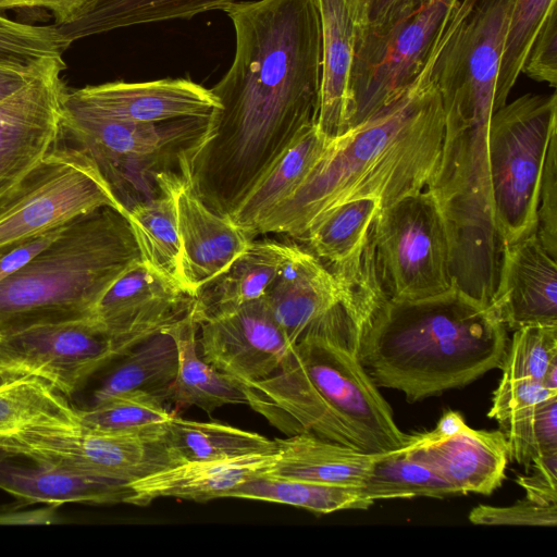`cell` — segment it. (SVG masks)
Instances as JSON below:
<instances>
[{"label": "cell", "mask_w": 557, "mask_h": 557, "mask_svg": "<svg viewBox=\"0 0 557 557\" xmlns=\"http://www.w3.org/2000/svg\"><path fill=\"white\" fill-rule=\"evenodd\" d=\"M469 520L480 525L555 527L557 504L541 505L525 497L505 507L479 505L470 511Z\"/></svg>", "instance_id": "43"}, {"label": "cell", "mask_w": 557, "mask_h": 557, "mask_svg": "<svg viewBox=\"0 0 557 557\" xmlns=\"http://www.w3.org/2000/svg\"><path fill=\"white\" fill-rule=\"evenodd\" d=\"M357 297L366 315L361 364L377 387L400 391L410 403L468 385L503 363L507 329L490 306L454 286L421 299H392L369 255Z\"/></svg>", "instance_id": "2"}, {"label": "cell", "mask_w": 557, "mask_h": 557, "mask_svg": "<svg viewBox=\"0 0 557 557\" xmlns=\"http://www.w3.org/2000/svg\"><path fill=\"white\" fill-rule=\"evenodd\" d=\"M166 442L178 460L202 461L277 453L275 440L220 422H200L173 416Z\"/></svg>", "instance_id": "31"}, {"label": "cell", "mask_w": 557, "mask_h": 557, "mask_svg": "<svg viewBox=\"0 0 557 557\" xmlns=\"http://www.w3.org/2000/svg\"><path fill=\"white\" fill-rule=\"evenodd\" d=\"M134 347L91 318L32 326L0 335V381L38 377L69 398Z\"/></svg>", "instance_id": "13"}, {"label": "cell", "mask_w": 557, "mask_h": 557, "mask_svg": "<svg viewBox=\"0 0 557 557\" xmlns=\"http://www.w3.org/2000/svg\"><path fill=\"white\" fill-rule=\"evenodd\" d=\"M557 360V325H528L515 331L500 369L503 381L542 382Z\"/></svg>", "instance_id": "41"}, {"label": "cell", "mask_w": 557, "mask_h": 557, "mask_svg": "<svg viewBox=\"0 0 557 557\" xmlns=\"http://www.w3.org/2000/svg\"><path fill=\"white\" fill-rule=\"evenodd\" d=\"M177 369L175 342L161 330L124 356L122 362L95 392L94 405L128 392H145L165 401L166 392L175 380Z\"/></svg>", "instance_id": "32"}, {"label": "cell", "mask_w": 557, "mask_h": 557, "mask_svg": "<svg viewBox=\"0 0 557 557\" xmlns=\"http://www.w3.org/2000/svg\"><path fill=\"white\" fill-rule=\"evenodd\" d=\"M359 493L371 504L387 498H443L457 494L447 481L404 446L377 454Z\"/></svg>", "instance_id": "35"}, {"label": "cell", "mask_w": 557, "mask_h": 557, "mask_svg": "<svg viewBox=\"0 0 557 557\" xmlns=\"http://www.w3.org/2000/svg\"><path fill=\"white\" fill-rule=\"evenodd\" d=\"M77 412L82 426L109 433L163 431L174 416L163 399L145 392L122 393Z\"/></svg>", "instance_id": "37"}, {"label": "cell", "mask_w": 557, "mask_h": 557, "mask_svg": "<svg viewBox=\"0 0 557 557\" xmlns=\"http://www.w3.org/2000/svg\"><path fill=\"white\" fill-rule=\"evenodd\" d=\"M556 132V94L523 95L491 117L488 184L493 219L503 245L535 233L543 165Z\"/></svg>", "instance_id": "8"}, {"label": "cell", "mask_w": 557, "mask_h": 557, "mask_svg": "<svg viewBox=\"0 0 557 557\" xmlns=\"http://www.w3.org/2000/svg\"><path fill=\"white\" fill-rule=\"evenodd\" d=\"M432 61L397 100L331 140L299 186L258 224L259 234L302 238L330 208L379 198L382 208L424 190L441 161L444 112Z\"/></svg>", "instance_id": "3"}, {"label": "cell", "mask_w": 557, "mask_h": 557, "mask_svg": "<svg viewBox=\"0 0 557 557\" xmlns=\"http://www.w3.org/2000/svg\"><path fill=\"white\" fill-rule=\"evenodd\" d=\"M276 459L270 475L360 487L377 454L311 434L275 438Z\"/></svg>", "instance_id": "26"}, {"label": "cell", "mask_w": 557, "mask_h": 557, "mask_svg": "<svg viewBox=\"0 0 557 557\" xmlns=\"http://www.w3.org/2000/svg\"><path fill=\"white\" fill-rule=\"evenodd\" d=\"M88 0H0V10L41 9L52 13L53 25L69 22Z\"/></svg>", "instance_id": "49"}, {"label": "cell", "mask_w": 557, "mask_h": 557, "mask_svg": "<svg viewBox=\"0 0 557 557\" xmlns=\"http://www.w3.org/2000/svg\"><path fill=\"white\" fill-rule=\"evenodd\" d=\"M212 114L132 123L63 109L58 139L92 160L126 213L190 182L193 161L212 131Z\"/></svg>", "instance_id": "7"}, {"label": "cell", "mask_w": 557, "mask_h": 557, "mask_svg": "<svg viewBox=\"0 0 557 557\" xmlns=\"http://www.w3.org/2000/svg\"><path fill=\"white\" fill-rule=\"evenodd\" d=\"M500 431L509 459L529 469L536 457L557 451V396L512 417Z\"/></svg>", "instance_id": "40"}, {"label": "cell", "mask_w": 557, "mask_h": 557, "mask_svg": "<svg viewBox=\"0 0 557 557\" xmlns=\"http://www.w3.org/2000/svg\"><path fill=\"white\" fill-rule=\"evenodd\" d=\"M70 47L57 27L32 25L0 15V63L33 69L49 59H63Z\"/></svg>", "instance_id": "39"}, {"label": "cell", "mask_w": 557, "mask_h": 557, "mask_svg": "<svg viewBox=\"0 0 557 557\" xmlns=\"http://www.w3.org/2000/svg\"><path fill=\"white\" fill-rule=\"evenodd\" d=\"M193 302L178 285L139 260L104 292L91 319L115 338L137 346L182 317Z\"/></svg>", "instance_id": "17"}, {"label": "cell", "mask_w": 557, "mask_h": 557, "mask_svg": "<svg viewBox=\"0 0 557 557\" xmlns=\"http://www.w3.org/2000/svg\"><path fill=\"white\" fill-rule=\"evenodd\" d=\"M370 239L376 274L387 297L414 300L451 287L445 219L429 189L381 208Z\"/></svg>", "instance_id": "10"}, {"label": "cell", "mask_w": 557, "mask_h": 557, "mask_svg": "<svg viewBox=\"0 0 557 557\" xmlns=\"http://www.w3.org/2000/svg\"><path fill=\"white\" fill-rule=\"evenodd\" d=\"M235 0H88L66 23L54 25L71 46L77 39L114 29L190 18Z\"/></svg>", "instance_id": "29"}, {"label": "cell", "mask_w": 557, "mask_h": 557, "mask_svg": "<svg viewBox=\"0 0 557 557\" xmlns=\"http://www.w3.org/2000/svg\"><path fill=\"white\" fill-rule=\"evenodd\" d=\"M466 425L465 419L457 411H446L438 420L435 429L418 433L422 442L430 443L447 438L459 432Z\"/></svg>", "instance_id": "52"}, {"label": "cell", "mask_w": 557, "mask_h": 557, "mask_svg": "<svg viewBox=\"0 0 557 557\" xmlns=\"http://www.w3.org/2000/svg\"><path fill=\"white\" fill-rule=\"evenodd\" d=\"M101 207L126 215L92 160L57 138L44 158L0 197V247Z\"/></svg>", "instance_id": "11"}, {"label": "cell", "mask_w": 557, "mask_h": 557, "mask_svg": "<svg viewBox=\"0 0 557 557\" xmlns=\"http://www.w3.org/2000/svg\"><path fill=\"white\" fill-rule=\"evenodd\" d=\"M235 30V54L210 88L220 103L191 165L190 184L228 216L288 145L315 125L321 102L322 30L315 0L233 1L220 8Z\"/></svg>", "instance_id": "1"}, {"label": "cell", "mask_w": 557, "mask_h": 557, "mask_svg": "<svg viewBox=\"0 0 557 557\" xmlns=\"http://www.w3.org/2000/svg\"><path fill=\"white\" fill-rule=\"evenodd\" d=\"M58 506L48 505L28 511L0 512V525L8 524H50L58 521L55 508Z\"/></svg>", "instance_id": "51"}, {"label": "cell", "mask_w": 557, "mask_h": 557, "mask_svg": "<svg viewBox=\"0 0 557 557\" xmlns=\"http://www.w3.org/2000/svg\"><path fill=\"white\" fill-rule=\"evenodd\" d=\"M322 30L319 131L330 139L348 131L351 71L360 28L346 0H315Z\"/></svg>", "instance_id": "24"}, {"label": "cell", "mask_w": 557, "mask_h": 557, "mask_svg": "<svg viewBox=\"0 0 557 557\" xmlns=\"http://www.w3.org/2000/svg\"><path fill=\"white\" fill-rule=\"evenodd\" d=\"M219 108L211 89L187 78L86 86L67 90L63 102L73 114L132 123L207 116Z\"/></svg>", "instance_id": "16"}, {"label": "cell", "mask_w": 557, "mask_h": 557, "mask_svg": "<svg viewBox=\"0 0 557 557\" xmlns=\"http://www.w3.org/2000/svg\"><path fill=\"white\" fill-rule=\"evenodd\" d=\"M139 260L125 214L101 207L75 218L27 264L0 282V335L90 319L104 292Z\"/></svg>", "instance_id": "5"}, {"label": "cell", "mask_w": 557, "mask_h": 557, "mask_svg": "<svg viewBox=\"0 0 557 557\" xmlns=\"http://www.w3.org/2000/svg\"><path fill=\"white\" fill-rule=\"evenodd\" d=\"M556 396L557 392L546 388L542 382L500 380L493 394L488 417L495 419L502 428L518 413Z\"/></svg>", "instance_id": "44"}, {"label": "cell", "mask_w": 557, "mask_h": 557, "mask_svg": "<svg viewBox=\"0 0 557 557\" xmlns=\"http://www.w3.org/2000/svg\"><path fill=\"white\" fill-rule=\"evenodd\" d=\"M429 0H346L360 33L381 32Z\"/></svg>", "instance_id": "46"}, {"label": "cell", "mask_w": 557, "mask_h": 557, "mask_svg": "<svg viewBox=\"0 0 557 557\" xmlns=\"http://www.w3.org/2000/svg\"><path fill=\"white\" fill-rule=\"evenodd\" d=\"M162 331L174 339L178 355L177 373L165 400L178 408L196 406L208 413L225 405L247 403L240 383L211 367L200 355L194 302Z\"/></svg>", "instance_id": "25"}, {"label": "cell", "mask_w": 557, "mask_h": 557, "mask_svg": "<svg viewBox=\"0 0 557 557\" xmlns=\"http://www.w3.org/2000/svg\"><path fill=\"white\" fill-rule=\"evenodd\" d=\"M47 61L33 69L16 67L0 63V102L21 89Z\"/></svg>", "instance_id": "50"}, {"label": "cell", "mask_w": 557, "mask_h": 557, "mask_svg": "<svg viewBox=\"0 0 557 557\" xmlns=\"http://www.w3.org/2000/svg\"><path fill=\"white\" fill-rule=\"evenodd\" d=\"M542 384L554 392H557V360H554L549 368L547 369L543 380Z\"/></svg>", "instance_id": "53"}, {"label": "cell", "mask_w": 557, "mask_h": 557, "mask_svg": "<svg viewBox=\"0 0 557 557\" xmlns=\"http://www.w3.org/2000/svg\"><path fill=\"white\" fill-rule=\"evenodd\" d=\"M231 498H246L289 505L314 513H331L347 509H367L359 487L287 479L268 473L256 476L226 494Z\"/></svg>", "instance_id": "36"}, {"label": "cell", "mask_w": 557, "mask_h": 557, "mask_svg": "<svg viewBox=\"0 0 557 557\" xmlns=\"http://www.w3.org/2000/svg\"><path fill=\"white\" fill-rule=\"evenodd\" d=\"M198 332L202 358L239 383L271 375L293 346L262 298L199 320Z\"/></svg>", "instance_id": "15"}, {"label": "cell", "mask_w": 557, "mask_h": 557, "mask_svg": "<svg viewBox=\"0 0 557 557\" xmlns=\"http://www.w3.org/2000/svg\"><path fill=\"white\" fill-rule=\"evenodd\" d=\"M42 425H79L77 408L38 377L0 381V436Z\"/></svg>", "instance_id": "34"}, {"label": "cell", "mask_w": 557, "mask_h": 557, "mask_svg": "<svg viewBox=\"0 0 557 557\" xmlns=\"http://www.w3.org/2000/svg\"><path fill=\"white\" fill-rule=\"evenodd\" d=\"M530 475H519L517 483L525 491V497L541 505L557 504V451L536 457Z\"/></svg>", "instance_id": "47"}, {"label": "cell", "mask_w": 557, "mask_h": 557, "mask_svg": "<svg viewBox=\"0 0 557 557\" xmlns=\"http://www.w3.org/2000/svg\"><path fill=\"white\" fill-rule=\"evenodd\" d=\"M465 0H429L381 32L359 33L348 129L397 100L436 55Z\"/></svg>", "instance_id": "9"}, {"label": "cell", "mask_w": 557, "mask_h": 557, "mask_svg": "<svg viewBox=\"0 0 557 557\" xmlns=\"http://www.w3.org/2000/svg\"><path fill=\"white\" fill-rule=\"evenodd\" d=\"M276 455L181 462L129 483L135 492L131 504L146 506L161 497L194 502L226 498L232 490L268 473Z\"/></svg>", "instance_id": "23"}, {"label": "cell", "mask_w": 557, "mask_h": 557, "mask_svg": "<svg viewBox=\"0 0 557 557\" xmlns=\"http://www.w3.org/2000/svg\"><path fill=\"white\" fill-rule=\"evenodd\" d=\"M490 307L507 330L557 325L556 258L535 233L504 245Z\"/></svg>", "instance_id": "19"}, {"label": "cell", "mask_w": 557, "mask_h": 557, "mask_svg": "<svg viewBox=\"0 0 557 557\" xmlns=\"http://www.w3.org/2000/svg\"><path fill=\"white\" fill-rule=\"evenodd\" d=\"M404 448L447 481L457 494L488 495L506 479L509 447L503 431L474 430L430 443L409 435Z\"/></svg>", "instance_id": "20"}, {"label": "cell", "mask_w": 557, "mask_h": 557, "mask_svg": "<svg viewBox=\"0 0 557 557\" xmlns=\"http://www.w3.org/2000/svg\"><path fill=\"white\" fill-rule=\"evenodd\" d=\"M0 490L28 503L131 504L129 483L69 470L28 453L0 447Z\"/></svg>", "instance_id": "21"}, {"label": "cell", "mask_w": 557, "mask_h": 557, "mask_svg": "<svg viewBox=\"0 0 557 557\" xmlns=\"http://www.w3.org/2000/svg\"><path fill=\"white\" fill-rule=\"evenodd\" d=\"M178 187L134 205L126 212V218L141 260L187 294L175 202V190Z\"/></svg>", "instance_id": "30"}, {"label": "cell", "mask_w": 557, "mask_h": 557, "mask_svg": "<svg viewBox=\"0 0 557 557\" xmlns=\"http://www.w3.org/2000/svg\"><path fill=\"white\" fill-rule=\"evenodd\" d=\"M510 0H465L432 62L444 112L441 170L466 182L487 176V137Z\"/></svg>", "instance_id": "6"}, {"label": "cell", "mask_w": 557, "mask_h": 557, "mask_svg": "<svg viewBox=\"0 0 557 557\" xmlns=\"http://www.w3.org/2000/svg\"><path fill=\"white\" fill-rule=\"evenodd\" d=\"M109 433L85 426H30L0 436V447L28 453L59 467L127 483L178 465L165 437Z\"/></svg>", "instance_id": "12"}, {"label": "cell", "mask_w": 557, "mask_h": 557, "mask_svg": "<svg viewBox=\"0 0 557 557\" xmlns=\"http://www.w3.org/2000/svg\"><path fill=\"white\" fill-rule=\"evenodd\" d=\"M186 292L195 297L220 275L250 244L228 216L211 210L190 182L175 190Z\"/></svg>", "instance_id": "22"}, {"label": "cell", "mask_w": 557, "mask_h": 557, "mask_svg": "<svg viewBox=\"0 0 557 557\" xmlns=\"http://www.w3.org/2000/svg\"><path fill=\"white\" fill-rule=\"evenodd\" d=\"M557 0H510L503 52L496 82V101L507 103L522 72L532 41Z\"/></svg>", "instance_id": "38"}, {"label": "cell", "mask_w": 557, "mask_h": 557, "mask_svg": "<svg viewBox=\"0 0 557 557\" xmlns=\"http://www.w3.org/2000/svg\"><path fill=\"white\" fill-rule=\"evenodd\" d=\"M64 225L1 246L0 282L27 264L59 235Z\"/></svg>", "instance_id": "48"}, {"label": "cell", "mask_w": 557, "mask_h": 557, "mask_svg": "<svg viewBox=\"0 0 557 557\" xmlns=\"http://www.w3.org/2000/svg\"><path fill=\"white\" fill-rule=\"evenodd\" d=\"M240 385L246 404L287 436L311 434L372 454L398 449L409 437L338 317L310 327L271 375Z\"/></svg>", "instance_id": "4"}, {"label": "cell", "mask_w": 557, "mask_h": 557, "mask_svg": "<svg viewBox=\"0 0 557 557\" xmlns=\"http://www.w3.org/2000/svg\"><path fill=\"white\" fill-rule=\"evenodd\" d=\"M262 300L292 345L339 308H349L357 319L348 282L334 275L317 256L298 246L268 287Z\"/></svg>", "instance_id": "18"}, {"label": "cell", "mask_w": 557, "mask_h": 557, "mask_svg": "<svg viewBox=\"0 0 557 557\" xmlns=\"http://www.w3.org/2000/svg\"><path fill=\"white\" fill-rule=\"evenodd\" d=\"M296 245L250 242L248 247L194 297L198 321L261 299Z\"/></svg>", "instance_id": "27"}, {"label": "cell", "mask_w": 557, "mask_h": 557, "mask_svg": "<svg viewBox=\"0 0 557 557\" xmlns=\"http://www.w3.org/2000/svg\"><path fill=\"white\" fill-rule=\"evenodd\" d=\"M535 235L557 257V132L550 137L543 165L536 209Z\"/></svg>", "instance_id": "42"}, {"label": "cell", "mask_w": 557, "mask_h": 557, "mask_svg": "<svg viewBox=\"0 0 557 557\" xmlns=\"http://www.w3.org/2000/svg\"><path fill=\"white\" fill-rule=\"evenodd\" d=\"M557 7L552 9L535 35L522 72L529 77L557 85Z\"/></svg>", "instance_id": "45"}, {"label": "cell", "mask_w": 557, "mask_h": 557, "mask_svg": "<svg viewBox=\"0 0 557 557\" xmlns=\"http://www.w3.org/2000/svg\"><path fill=\"white\" fill-rule=\"evenodd\" d=\"M63 59H51L0 102V197L53 147L67 88Z\"/></svg>", "instance_id": "14"}, {"label": "cell", "mask_w": 557, "mask_h": 557, "mask_svg": "<svg viewBox=\"0 0 557 557\" xmlns=\"http://www.w3.org/2000/svg\"><path fill=\"white\" fill-rule=\"evenodd\" d=\"M381 208V200L374 197L334 206L311 223L301 239L308 243L314 256L331 267L347 263L364 251Z\"/></svg>", "instance_id": "33"}, {"label": "cell", "mask_w": 557, "mask_h": 557, "mask_svg": "<svg viewBox=\"0 0 557 557\" xmlns=\"http://www.w3.org/2000/svg\"><path fill=\"white\" fill-rule=\"evenodd\" d=\"M332 139L317 124L302 131L228 215L249 238L264 216L304 181Z\"/></svg>", "instance_id": "28"}]
</instances>
